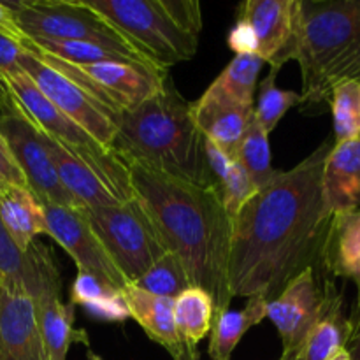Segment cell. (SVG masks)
Returning <instances> with one entry per match:
<instances>
[{
    "instance_id": "12",
    "label": "cell",
    "mask_w": 360,
    "mask_h": 360,
    "mask_svg": "<svg viewBox=\"0 0 360 360\" xmlns=\"http://www.w3.org/2000/svg\"><path fill=\"white\" fill-rule=\"evenodd\" d=\"M323 304V287L316 280L315 269H306L267 302V319L274 323L281 338L283 354L280 360H295L309 330L319 320Z\"/></svg>"
},
{
    "instance_id": "26",
    "label": "cell",
    "mask_w": 360,
    "mask_h": 360,
    "mask_svg": "<svg viewBox=\"0 0 360 360\" xmlns=\"http://www.w3.org/2000/svg\"><path fill=\"white\" fill-rule=\"evenodd\" d=\"M214 302L206 290L190 287L174 299V323L179 340L188 350L197 352V345L211 333Z\"/></svg>"
},
{
    "instance_id": "27",
    "label": "cell",
    "mask_w": 360,
    "mask_h": 360,
    "mask_svg": "<svg viewBox=\"0 0 360 360\" xmlns=\"http://www.w3.org/2000/svg\"><path fill=\"white\" fill-rule=\"evenodd\" d=\"M27 49L44 53V55L55 56V58L63 60L74 65H88V63H101V62H129L137 63L129 58L123 53L116 49L105 48V46L95 44V42L84 41H51V39H25ZM141 65V63H139ZM148 67V65H146Z\"/></svg>"
},
{
    "instance_id": "29",
    "label": "cell",
    "mask_w": 360,
    "mask_h": 360,
    "mask_svg": "<svg viewBox=\"0 0 360 360\" xmlns=\"http://www.w3.org/2000/svg\"><path fill=\"white\" fill-rule=\"evenodd\" d=\"M334 120V143L360 137V79L352 77L338 83L329 97Z\"/></svg>"
},
{
    "instance_id": "17",
    "label": "cell",
    "mask_w": 360,
    "mask_h": 360,
    "mask_svg": "<svg viewBox=\"0 0 360 360\" xmlns=\"http://www.w3.org/2000/svg\"><path fill=\"white\" fill-rule=\"evenodd\" d=\"M322 195L330 217L360 210V137L334 143L323 164Z\"/></svg>"
},
{
    "instance_id": "30",
    "label": "cell",
    "mask_w": 360,
    "mask_h": 360,
    "mask_svg": "<svg viewBox=\"0 0 360 360\" xmlns=\"http://www.w3.org/2000/svg\"><path fill=\"white\" fill-rule=\"evenodd\" d=\"M278 72L280 70L269 69V74L260 81L257 105L253 108L255 120L267 134H271L276 129L281 118L288 112V109H292L294 105L304 104L301 94L278 88Z\"/></svg>"
},
{
    "instance_id": "41",
    "label": "cell",
    "mask_w": 360,
    "mask_h": 360,
    "mask_svg": "<svg viewBox=\"0 0 360 360\" xmlns=\"http://www.w3.org/2000/svg\"><path fill=\"white\" fill-rule=\"evenodd\" d=\"M357 294L354 311L348 316V320H350V336H348L347 347H345L352 360H360V292H357Z\"/></svg>"
},
{
    "instance_id": "9",
    "label": "cell",
    "mask_w": 360,
    "mask_h": 360,
    "mask_svg": "<svg viewBox=\"0 0 360 360\" xmlns=\"http://www.w3.org/2000/svg\"><path fill=\"white\" fill-rule=\"evenodd\" d=\"M16 105V104H14ZM0 136L6 139L14 160L20 165L27 186L42 204L84 210L60 183L55 165L42 144L34 123L18 108L0 115Z\"/></svg>"
},
{
    "instance_id": "15",
    "label": "cell",
    "mask_w": 360,
    "mask_h": 360,
    "mask_svg": "<svg viewBox=\"0 0 360 360\" xmlns=\"http://www.w3.org/2000/svg\"><path fill=\"white\" fill-rule=\"evenodd\" d=\"M0 281H20L32 299L39 297L51 287H62L49 250L35 241L28 252H23L0 220Z\"/></svg>"
},
{
    "instance_id": "19",
    "label": "cell",
    "mask_w": 360,
    "mask_h": 360,
    "mask_svg": "<svg viewBox=\"0 0 360 360\" xmlns=\"http://www.w3.org/2000/svg\"><path fill=\"white\" fill-rule=\"evenodd\" d=\"M192 115L200 134L224 150L229 157L236 158L239 144L253 120V108L202 95L195 104H192Z\"/></svg>"
},
{
    "instance_id": "43",
    "label": "cell",
    "mask_w": 360,
    "mask_h": 360,
    "mask_svg": "<svg viewBox=\"0 0 360 360\" xmlns=\"http://www.w3.org/2000/svg\"><path fill=\"white\" fill-rule=\"evenodd\" d=\"M329 360H352V359H350V355H348L347 350H341L340 354H336L333 359H329Z\"/></svg>"
},
{
    "instance_id": "20",
    "label": "cell",
    "mask_w": 360,
    "mask_h": 360,
    "mask_svg": "<svg viewBox=\"0 0 360 360\" xmlns=\"http://www.w3.org/2000/svg\"><path fill=\"white\" fill-rule=\"evenodd\" d=\"M350 320L345 315L343 294L330 280L323 283V304L295 360H329L347 347Z\"/></svg>"
},
{
    "instance_id": "6",
    "label": "cell",
    "mask_w": 360,
    "mask_h": 360,
    "mask_svg": "<svg viewBox=\"0 0 360 360\" xmlns=\"http://www.w3.org/2000/svg\"><path fill=\"white\" fill-rule=\"evenodd\" d=\"M164 69L192 60L199 39L169 18L160 0H81Z\"/></svg>"
},
{
    "instance_id": "13",
    "label": "cell",
    "mask_w": 360,
    "mask_h": 360,
    "mask_svg": "<svg viewBox=\"0 0 360 360\" xmlns=\"http://www.w3.org/2000/svg\"><path fill=\"white\" fill-rule=\"evenodd\" d=\"M0 360H46L35 301L20 281H0Z\"/></svg>"
},
{
    "instance_id": "11",
    "label": "cell",
    "mask_w": 360,
    "mask_h": 360,
    "mask_svg": "<svg viewBox=\"0 0 360 360\" xmlns=\"http://www.w3.org/2000/svg\"><path fill=\"white\" fill-rule=\"evenodd\" d=\"M46 213V236L53 238L76 262L77 271H84L101 278L116 290H123L127 281L116 269L112 260L102 248L101 241L95 236L86 210H70V207L42 204Z\"/></svg>"
},
{
    "instance_id": "7",
    "label": "cell",
    "mask_w": 360,
    "mask_h": 360,
    "mask_svg": "<svg viewBox=\"0 0 360 360\" xmlns=\"http://www.w3.org/2000/svg\"><path fill=\"white\" fill-rule=\"evenodd\" d=\"M86 217L127 285L136 283L167 253L150 214L137 197L129 202L88 210Z\"/></svg>"
},
{
    "instance_id": "39",
    "label": "cell",
    "mask_w": 360,
    "mask_h": 360,
    "mask_svg": "<svg viewBox=\"0 0 360 360\" xmlns=\"http://www.w3.org/2000/svg\"><path fill=\"white\" fill-rule=\"evenodd\" d=\"M204 146H206L207 165H210L211 176H213L214 185H217V190H218L220 183L224 181V178L227 176L234 158L229 157L224 150H220L217 144H213L210 139H206V137H204Z\"/></svg>"
},
{
    "instance_id": "34",
    "label": "cell",
    "mask_w": 360,
    "mask_h": 360,
    "mask_svg": "<svg viewBox=\"0 0 360 360\" xmlns=\"http://www.w3.org/2000/svg\"><path fill=\"white\" fill-rule=\"evenodd\" d=\"M116 288L102 281L101 278L94 276L84 271H77L74 283L70 287V304L72 306H86L90 302L98 301L102 297H109V295L116 294Z\"/></svg>"
},
{
    "instance_id": "3",
    "label": "cell",
    "mask_w": 360,
    "mask_h": 360,
    "mask_svg": "<svg viewBox=\"0 0 360 360\" xmlns=\"http://www.w3.org/2000/svg\"><path fill=\"white\" fill-rule=\"evenodd\" d=\"M115 127L111 150L127 165H143L169 178L217 188L192 104L178 94L171 79L153 97L116 116Z\"/></svg>"
},
{
    "instance_id": "32",
    "label": "cell",
    "mask_w": 360,
    "mask_h": 360,
    "mask_svg": "<svg viewBox=\"0 0 360 360\" xmlns=\"http://www.w3.org/2000/svg\"><path fill=\"white\" fill-rule=\"evenodd\" d=\"M259 190L252 183L250 176L243 169V165L238 160L232 162L231 169H229L227 176L224 181L218 186V195H220L221 206H224L227 217L234 221L239 211L245 207V204L252 199Z\"/></svg>"
},
{
    "instance_id": "22",
    "label": "cell",
    "mask_w": 360,
    "mask_h": 360,
    "mask_svg": "<svg viewBox=\"0 0 360 360\" xmlns=\"http://www.w3.org/2000/svg\"><path fill=\"white\" fill-rule=\"evenodd\" d=\"M0 220L23 252L48 232L44 206L28 186H7L0 192Z\"/></svg>"
},
{
    "instance_id": "44",
    "label": "cell",
    "mask_w": 360,
    "mask_h": 360,
    "mask_svg": "<svg viewBox=\"0 0 360 360\" xmlns=\"http://www.w3.org/2000/svg\"><path fill=\"white\" fill-rule=\"evenodd\" d=\"M359 79H360V76H359Z\"/></svg>"
},
{
    "instance_id": "24",
    "label": "cell",
    "mask_w": 360,
    "mask_h": 360,
    "mask_svg": "<svg viewBox=\"0 0 360 360\" xmlns=\"http://www.w3.org/2000/svg\"><path fill=\"white\" fill-rule=\"evenodd\" d=\"M267 319V301L252 297L241 311H214L210 338V357L213 360H232L236 347L252 327Z\"/></svg>"
},
{
    "instance_id": "38",
    "label": "cell",
    "mask_w": 360,
    "mask_h": 360,
    "mask_svg": "<svg viewBox=\"0 0 360 360\" xmlns=\"http://www.w3.org/2000/svg\"><path fill=\"white\" fill-rule=\"evenodd\" d=\"M23 53L25 48L20 42L0 34V77L20 72L21 67L18 60Z\"/></svg>"
},
{
    "instance_id": "21",
    "label": "cell",
    "mask_w": 360,
    "mask_h": 360,
    "mask_svg": "<svg viewBox=\"0 0 360 360\" xmlns=\"http://www.w3.org/2000/svg\"><path fill=\"white\" fill-rule=\"evenodd\" d=\"M320 266L330 276L354 281L360 292V210L330 218Z\"/></svg>"
},
{
    "instance_id": "33",
    "label": "cell",
    "mask_w": 360,
    "mask_h": 360,
    "mask_svg": "<svg viewBox=\"0 0 360 360\" xmlns=\"http://www.w3.org/2000/svg\"><path fill=\"white\" fill-rule=\"evenodd\" d=\"M162 7L172 21L186 34L199 39L202 30V13L197 0H160Z\"/></svg>"
},
{
    "instance_id": "35",
    "label": "cell",
    "mask_w": 360,
    "mask_h": 360,
    "mask_svg": "<svg viewBox=\"0 0 360 360\" xmlns=\"http://www.w3.org/2000/svg\"><path fill=\"white\" fill-rule=\"evenodd\" d=\"M83 309L88 315L94 316V319L104 320V322L123 323L125 320L130 319L129 306H127L122 290L109 295V297H102L98 301L90 302V304L83 306Z\"/></svg>"
},
{
    "instance_id": "42",
    "label": "cell",
    "mask_w": 360,
    "mask_h": 360,
    "mask_svg": "<svg viewBox=\"0 0 360 360\" xmlns=\"http://www.w3.org/2000/svg\"><path fill=\"white\" fill-rule=\"evenodd\" d=\"M14 108H16V105H14L13 98L9 97L6 86H4V83L0 81V115H4V112H9L11 109H14Z\"/></svg>"
},
{
    "instance_id": "8",
    "label": "cell",
    "mask_w": 360,
    "mask_h": 360,
    "mask_svg": "<svg viewBox=\"0 0 360 360\" xmlns=\"http://www.w3.org/2000/svg\"><path fill=\"white\" fill-rule=\"evenodd\" d=\"M25 48V46H23ZM41 62L58 70L60 74L72 81L74 84L86 91L91 98L108 109L116 118L122 112L130 111L153 97L165 86L169 74L165 69L139 65L129 62H101L88 65H74L55 56L34 51ZM115 122V120H112Z\"/></svg>"
},
{
    "instance_id": "40",
    "label": "cell",
    "mask_w": 360,
    "mask_h": 360,
    "mask_svg": "<svg viewBox=\"0 0 360 360\" xmlns=\"http://www.w3.org/2000/svg\"><path fill=\"white\" fill-rule=\"evenodd\" d=\"M0 34L13 39V41L20 42V44H23L25 39H27V35L23 34V30H21L20 25H18L9 4L4 2H0Z\"/></svg>"
},
{
    "instance_id": "14",
    "label": "cell",
    "mask_w": 360,
    "mask_h": 360,
    "mask_svg": "<svg viewBox=\"0 0 360 360\" xmlns=\"http://www.w3.org/2000/svg\"><path fill=\"white\" fill-rule=\"evenodd\" d=\"M299 0H246L239 6L238 20H245L257 37V56L269 69L281 70L290 62L295 14Z\"/></svg>"
},
{
    "instance_id": "23",
    "label": "cell",
    "mask_w": 360,
    "mask_h": 360,
    "mask_svg": "<svg viewBox=\"0 0 360 360\" xmlns=\"http://www.w3.org/2000/svg\"><path fill=\"white\" fill-rule=\"evenodd\" d=\"M60 290L62 287H51L34 299L46 360H67L70 345L77 336L74 306L63 304Z\"/></svg>"
},
{
    "instance_id": "31",
    "label": "cell",
    "mask_w": 360,
    "mask_h": 360,
    "mask_svg": "<svg viewBox=\"0 0 360 360\" xmlns=\"http://www.w3.org/2000/svg\"><path fill=\"white\" fill-rule=\"evenodd\" d=\"M134 287L160 297L176 299L192 287V283L181 260L174 253L167 252L134 283Z\"/></svg>"
},
{
    "instance_id": "16",
    "label": "cell",
    "mask_w": 360,
    "mask_h": 360,
    "mask_svg": "<svg viewBox=\"0 0 360 360\" xmlns=\"http://www.w3.org/2000/svg\"><path fill=\"white\" fill-rule=\"evenodd\" d=\"M122 294L130 319L139 323L151 341L164 347L172 360H199V354L188 350L179 340L174 323V299L153 295L134 285H127Z\"/></svg>"
},
{
    "instance_id": "10",
    "label": "cell",
    "mask_w": 360,
    "mask_h": 360,
    "mask_svg": "<svg viewBox=\"0 0 360 360\" xmlns=\"http://www.w3.org/2000/svg\"><path fill=\"white\" fill-rule=\"evenodd\" d=\"M21 70L34 81L41 94L58 109L62 115L72 120L76 125L86 130L94 139H97L102 146L111 148L115 139L116 127L112 122V115L105 108H102L95 98L77 84L67 79L58 70L51 69L44 62L37 58L34 53L25 48V53L18 60Z\"/></svg>"
},
{
    "instance_id": "36",
    "label": "cell",
    "mask_w": 360,
    "mask_h": 360,
    "mask_svg": "<svg viewBox=\"0 0 360 360\" xmlns=\"http://www.w3.org/2000/svg\"><path fill=\"white\" fill-rule=\"evenodd\" d=\"M7 186H27V181L6 139L0 136V192Z\"/></svg>"
},
{
    "instance_id": "2",
    "label": "cell",
    "mask_w": 360,
    "mask_h": 360,
    "mask_svg": "<svg viewBox=\"0 0 360 360\" xmlns=\"http://www.w3.org/2000/svg\"><path fill=\"white\" fill-rule=\"evenodd\" d=\"M129 167L136 197L167 252L181 260L192 287L211 295L214 311L231 309L227 274L232 220L217 188L169 178L137 164Z\"/></svg>"
},
{
    "instance_id": "25",
    "label": "cell",
    "mask_w": 360,
    "mask_h": 360,
    "mask_svg": "<svg viewBox=\"0 0 360 360\" xmlns=\"http://www.w3.org/2000/svg\"><path fill=\"white\" fill-rule=\"evenodd\" d=\"M262 65V58L257 55H236L204 95L236 105L255 108V88Z\"/></svg>"
},
{
    "instance_id": "1",
    "label": "cell",
    "mask_w": 360,
    "mask_h": 360,
    "mask_svg": "<svg viewBox=\"0 0 360 360\" xmlns=\"http://www.w3.org/2000/svg\"><path fill=\"white\" fill-rule=\"evenodd\" d=\"M334 143L326 141L290 171L278 174L232 221L231 297L276 299L297 274L320 266L330 224L322 172Z\"/></svg>"
},
{
    "instance_id": "28",
    "label": "cell",
    "mask_w": 360,
    "mask_h": 360,
    "mask_svg": "<svg viewBox=\"0 0 360 360\" xmlns=\"http://www.w3.org/2000/svg\"><path fill=\"white\" fill-rule=\"evenodd\" d=\"M234 160L243 165L257 190L264 188L278 174V171L271 164L269 134L259 125L255 115L239 144Z\"/></svg>"
},
{
    "instance_id": "5",
    "label": "cell",
    "mask_w": 360,
    "mask_h": 360,
    "mask_svg": "<svg viewBox=\"0 0 360 360\" xmlns=\"http://www.w3.org/2000/svg\"><path fill=\"white\" fill-rule=\"evenodd\" d=\"M18 25L28 39L84 41L123 53L141 65L164 69L136 48L118 28L88 9L81 0H32L9 2ZM167 70V69H165Z\"/></svg>"
},
{
    "instance_id": "18",
    "label": "cell",
    "mask_w": 360,
    "mask_h": 360,
    "mask_svg": "<svg viewBox=\"0 0 360 360\" xmlns=\"http://www.w3.org/2000/svg\"><path fill=\"white\" fill-rule=\"evenodd\" d=\"M39 134H41L42 144L55 165L60 183L84 210H98V207L122 204L116 200V197L109 192L102 179L81 158H77L72 151L62 146L58 141L42 134L41 130Z\"/></svg>"
},
{
    "instance_id": "4",
    "label": "cell",
    "mask_w": 360,
    "mask_h": 360,
    "mask_svg": "<svg viewBox=\"0 0 360 360\" xmlns=\"http://www.w3.org/2000/svg\"><path fill=\"white\" fill-rule=\"evenodd\" d=\"M290 60L301 67L304 104L327 102L338 83L360 76V0H299Z\"/></svg>"
},
{
    "instance_id": "37",
    "label": "cell",
    "mask_w": 360,
    "mask_h": 360,
    "mask_svg": "<svg viewBox=\"0 0 360 360\" xmlns=\"http://www.w3.org/2000/svg\"><path fill=\"white\" fill-rule=\"evenodd\" d=\"M229 48L236 55H257V37L253 28L245 20L236 21L234 27L229 32Z\"/></svg>"
}]
</instances>
